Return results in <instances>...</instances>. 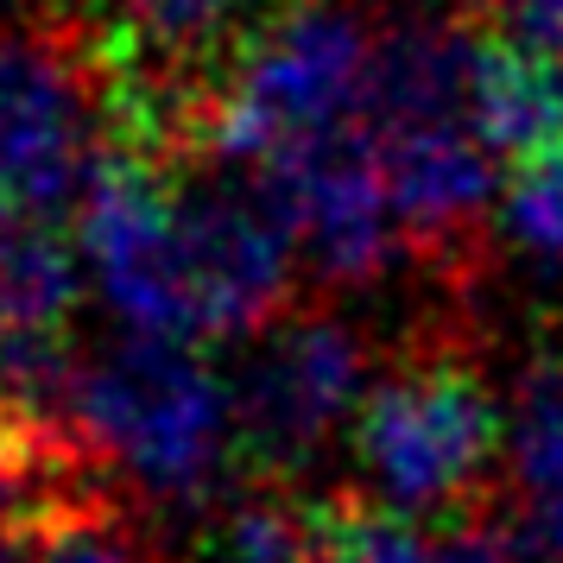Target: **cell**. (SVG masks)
<instances>
[{"label":"cell","mask_w":563,"mask_h":563,"mask_svg":"<svg viewBox=\"0 0 563 563\" xmlns=\"http://www.w3.org/2000/svg\"><path fill=\"white\" fill-rule=\"evenodd\" d=\"M507 456V411L482 367L443 342L399 355L355 406V462L374 500L406 519H456L494 500V468Z\"/></svg>","instance_id":"6da1fadb"},{"label":"cell","mask_w":563,"mask_h":563,"mask_svg":"<svg viewBox=\"0 0 563 563\" xmlns=\"http://www.w3.org/2000/svg\"><path fill=\"white\" fill-rule=\"evenodd\" d=\"M380 32H367L349 7L298 0L273 26H260L216 82L197 133L229 165H273L310 140H330L367 121Z\"/></svg>","instance_id":"7a4b0ae2"},{"label":"cell","mask_w":563,"mask_h":563,"mask_svg":"<svg viewBox=\"0 0 563 563\" xmlns=\"http://www.w3.org/2000/svg\"><path fill=\"white\" fill-rule=\"evenodd\" d=\"M70 418L96 456H114L146 494L184 507H197L216 468L234 462L229 386L184 335L133 330V342L77 374Z\"/></svg>","instance_id":"3957f363"},{"label":"cell","mask_w":563,"mask_h":563,"mask_svg":"<svg viewBox=\"0 0 563 563\" xmlns=\"http://www.w3.org/2000/svg\"><path fill=\"white\" fill-rule=\"evenodd\" d=\"M367 380V342L355 323L298 310L254 330V349L229 380L234 411V468L247 482H285L305 468L323 437L361 406Z\"/></svg>","instance_id":"277c9868"},{"label":"cell","mask_w":563,"mask_h":563,"mask_svg":"<svg viewBox=\"0 0 563 563\" xmlns=\"http://www.w3.org/2000/svg\"><path fill=\"white\" fill-rule=\"evenodd\" d=\"M247 184L279 216L291 247L335 285H361L386 273L399 241H406L380 153L367 140V121L349 133H330V140H310L298 153H279Z\"/></svg>","instance_id":"5b68a950"},{"label":"cell","mask_w":563,"mask_h":563,"mask_svg":"<svg viewBox=\"0 0 563 563\" xmlns=\"http://www.w3.org/2000/svg\"><path fill=\"white\" fill-rule=\"evenodd\" d=\"M102 102L82 64L38 32H0V197L70 209L108 153Z\"/></svg>","instance_id":"8992f818"},{"label":"cell","mask_w":563,"mask_h":563,"mask_svg":"<svg viewBox=\"0 0 563 563\" xmlns=\"http://www.w3.org/2000/svg\"><path fill=\"white\" fill-rule=\"evenodd\" d=\"M367 140L380 153L393 209L406 222V241L437 247L456 241L500 203V172L468 108H411V114H367Z\"/></svg>","instance_id":"52a82bcc"},{"label":"cell","mask_w":563,"mask_h":563,"mask_svg":"<svg viewBox=\"0 0 563 563\" xmlns=\"http://www.w3.org/2000/svg\"><path fill=\"white\" fill-rule=\"evenodd\" d=\"M13 563H158V544L146 519L102 482V468L82 462L20 507Z\"/></svg>","instance_id":"ba28073f"},{"label":"cell","mask_w":563,"mask_h":563,"mask_svg":"<svg viewBox=\"0 0 563 563\" xmlns=\"http://www.w3.org/2000/svg\"><path fill=\"white\" fill-rule=\"evenodd\" d=\"M468 121L512 165L563 146V57L526 52L512 38H475V52H468Z\"/></svg>","instance_id":"9c48e42d"},{"label":"cell","mask_w":563,"mask_h":563,"mask_svg":"<svg viewBox=\"0 0 563 563\" xmlns=\"http://www.w3.org/2000/svg\"><path fill=\"white\" fill-rule=\"evenodd\" d=\"M82 291V241L57 229L52 209L0 197V342L64 335Z\"/></svg>","instance_id":"30bf717a"},{"label":"cell","mask_w":563,"mask_h":563,"mask_svg":"<svg viewBox=\"0 0 563 563\" xmlns=\"http://www.w3.org/2000/svg\"><path fill=\"white\" fill-rule=\"evenodd\" d=\"M323 558V500H298L285 482H247L197 526V563H317Z\"/></svg>","instance_id":"8fae6325"},{"label":"cell","mask_w":563,"mask_h":563,"mask_svg":"<svg viewBox=\"0 0 563 563\" xmlns=\"http://www.w3.org/2000/svg\"><path fill=\"white\" fill-rule=\"evenodd\" d=\"M247 0H121V32L140 64L178 70L209 57L234 32Z\"/></svg>","instance_id":"7c38bea8"},{"label":"cell","mask_w":563,"mask_h":563,"mask_svg":"<svg viewBox=\"0 0 563 563\" xmlns=\"http://www.w3.org/2000/svg\"><path fill=\"white\" fill-rule=\"evenodd\" d=\"M317 563H443V551L406 512L380 507L367 494H330L323 500V558Z\"/></svg>","instance_id":"4fadbf2b"},{"label":"cell","mask_w":563,"mask_h":563,"mask_svg":"<svg viewBox=\"0 0 563 563\" xmlns=\"http://www.w3.org/2000/svg\"><path fill=\"white\" fill-rule=\"evenodd\" d=\"M500 229L544 260H563V146L519 158L500 184Z\"/></svg>","instance_id":"5bb4252c"},{"label":"cell","mask_w":563,"mask_h":563,"mask_svg":"<svg viewBox=\"0 0 563 563\" xmlns=\"http://www.w3.org/2000/svg\"><path fill=\"white\" fill-rule=\"evenodd\" d=\"M500 38L526 45V52L563 57V0H494Z\"/></svg>","instance_id":"9a60e30c"},{"label":"cell","mask_w":563,"mask_h":563,"mask_svg":"<svg viewBox=\"0 0 563 563\" xmlns=\"http://www.w3.org/2000/svg\"><path fill=\"white\" fill-rule=\"evenodd\" d=\"M13 526L20 519H0V563H13Z\"/></svg>","instance_id":"2e32d148"},{"label":"cell","mask_w":563,"mask_h":563,"mask_svg":"<svg viewBox=\"0 0 563 563\" xmlns=\"http://www.w3.org/2000/svg\"><path fill=\"white\" fill-rule=\"evenodd\" d=\"M7 7H13V0H0V20H7Z\"/></svg>","instance_id":"e0dca14e"}]
</instances>
